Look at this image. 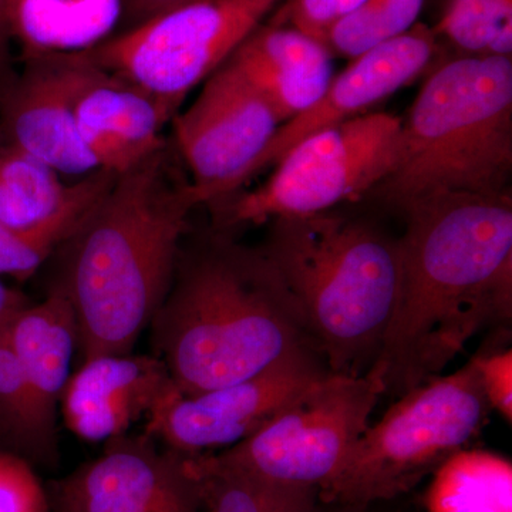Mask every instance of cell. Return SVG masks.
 <instances>
[{"mask_svg":"<svg viewBox=\"0 0 512 512\" xmlns=\"http://www.w3.org/2000/svg\"><path fill=\"white\" fill-rule=\"evenodd\" d=\"M185 457L208 512H315L318 488L269 483L217 466L207 453Z\"/></svg>","mask_w":512,"mask_h":512,"instance_id":"obj_21","label":"cell"},{"mask_svg":"<svg viewBox=\"0 0 512 512\" xmlns=\"http://www.w3.org/2000/svg\"><path fill=\"white\" fill-rule=\"evenodd\" d=\"M198 205L164 146L117 174L64 242L69 251L57 288L76 316L83 360L131 353L167 296Z\"/></svg>","mask_w":512,"mask_h":512,"instance_id":"obj_2","label":"cell"},{"mask_svg":"<svg viewBox=\"0 0 512 512\" xmlns=\"http://www.w3.org/2000/svg\"><path fill=\"white\" fill-rule=\"evenodd\" d=\"M423 5L424 0H365L329 29L323 43L333 57L355 59L412 29Z\"/></svg>","mask_w":512,"mask_h":512,"instance_id":"obj_25","label":"cell"},{"mask_svg":"<svg viewBox=\"0 0 512 512\" xmlns=\"http://www.w3.org/2000/svg\"><path fill=\"white\" fill-rule=\"evenodd\" d=\"M173 389L167 366L158 356H94L70 376L60 406L74 436L107 443L127 434Z\"/></svg>","mask_w":512,"mask_h":512,"instance_id":"obj_15","label":"cell"},{"mask_svg":"<svg viewBox=\"0 0 512 512\" xmlns=\"http://www.w3.org/2000/svg\"><path fill=\"white\" fill-rule=\"evenodd\" d=\"M82 53L26 59L23 73L0 94L3 144L43 161L59 174L100 170L74 119Z\"/></svg>","mask_w":512,"mask_h":512,"instance_id":"obj_14","label":"cell"},{"mask_svg":"<svg viewBox=\"0 0 512 512\" xmlns=\"http://www.w3.org/2000/svg\"><path fill=\"white\" fill-rule=\"evenodd\" d=\"M10 3L12 0H0V94L5 92L18 74L12 67L10 56Z\"/></svg>","mask_w":512,"mask_h":512,"instance_id":"obj_31","label":"cell"},{"mask_svg":"<svg viewBox=\"0 0 512 512\" xmlns=\"http://www.w3.org/2000/svg\"><path fill=\"white\" fill-rule=\"evenodd\" d=\"M363 2L365 0H282L268 22L292 26L323 43L329 29Z\"/></svg>","mask_w":512,"mask_h":512,"instance_id":"obj_28","label":"cell"},{"mask_svg":"<svg viewBox=\"0 0 512 512\" xmlns=\"http://www.w3.org/2000/svg\"><path fill=\"white\" fill-rule=\"evenodd\" d=\"M512 174V59L441 63L402 119L399 151L372 194L403 211L446 194H507Z\"/></svg>","mask_w":512,"mask_h":512,"instance_id":"obj_5","label":"cell"},{"mask_svg":"<svg viewBox=\"0 0 512 512\" xmlns=\"http://www.w3.org/2000/svg\"><path fill=\"white\" fill-rule=\"evenodd\" d=\"M400 130L402 117L367 113L303 138L264 184L212 202L215 229L309 217L359 201L393 170Z\"/></svg>","mask_w":512,"mask_h":512,"instance_id":"obj_7","label":"cell"},{"mask_svg":"<svg viewBox=\"0 0 512 512\" xmlns=\"http://www.w3.org/2000/svg\"><path fill=\"white\" fill-rule=\"evenodd\" d=\"M315 349H301L258 375L208 392L171 390L146 417V434L167 448L197 456L249 439L303 390L329 375Z\"/></svg>","mask_w":512,"mask_h":512,"instance_id":"obj_11","label":"cell"},{"mask_svg":"<svg viewBox=\"0 0 512 512\" xmlns=\"http://www.w3.org/2000/svg\"><path fill=\"white\" fill-rule=\"evenodd\" d=\"M76 183L63 184L50 165L18 148L0 147V225L30 231L66 207Z\"/></svg>","mask_w":512,"mask_h":512,"instance_id":"obj_22","label":"cell"},{"mask_svg":"<svg viewBox=\"0 0 512 512\" xmlns=\"http://www.w3.org/2000/svg\"><path fill=\"white\" fill-rule=\"evenodd\" d=\"M10 345L35 400L37 416L55 437L57 407L70 379L77 322L69 299L59 288L45 301L23 305L6 322Z\"/></svg>","mask_w":512,"mask_h":512,"instance_id":"obj_18","label":"cell"},{"mask_svg":"<svg viewBox=\"0 0 512 512\" xmlns=\"http://www.w3.org/2000/svg\"><path fill=\"white\" fill-rule=\"evenodd\" d=\"M123 0H12L10 29L25 59L80 53L119 25Z\"/></svg>","mask_w":512,"mask_h":512,"instance_id":"obj_19","label":"cell"},{"mask_svg":"<svg viewBox=\"0 0 512 512\" xmlns=\"http://www.w3.org/2000/svg\"><path fill=\"white\" fill-rule=\"evenodd\" d=\"M427 512H512V466L491 451L464 448L433 473Z\"/></svg>","mask_w":512,"mask_h":512,"instance_id":"obj_20","label":"cell"},{"mask_svg":"<svg viewBox=\"0 0 512 512\" xmlns=\"http://www.w3.org/2000/svg\"><path fill=\"white\" fill-rule=\"evenodd\" d=\"M6 322L0 325V430L22 450L50 458L55 441L37 416L28 380L9 342Z\"/></svg>","mask_w":512,"mask_h":512,"instance_id":"obj_26","label":"cell"},{"mask_svg":"<svg viewBox=\"0 0 512 512\" xmlns=\"http://www.w3.org/2000/svg\"><path fill=\"white\" fill-rule=\"evenodd\" d=\"M433 32L460 56L511 57L512 0H446Z\"/></svg>","mask_w":512,"mask_h":512,"instance_id":"obj_24","label":"cell"},{"mask_svg":"<svg viewBox=\"0 0 512 512\" xmlns=\"http://www.w3.org/2000/svg\"><path fill=\"white\" fill-rule=\"evenodd\" d=\"M473 357L404 393L350 448L319 490L323 503L372 505L409 493L481 436L490 420Z\"/></svg>","mask_w":512,"mask_h":512,"instance_id":"obj_6","label":"cell"},{"mask_svg":"<svg viewBox=\"0 0 512 512\" xmlns=\"http://www.w3.org/2000/svg\"><path fill=\"white\" fill-rule=\"evenodd\" d=\"M367 508H369V505L362 507V505L323 503V501L318 500L315 512H366Z\"/></svg>","mask_w":512,"mask_h":512,"instance_id":"obj_33","label":"cell"},{"mask_svg":"<svg viewBox=\"0 0 512 512\" xmlns=\"http://www.w3.org/2000/svg\"><path fill=\"white\" fill-rule=\"evenodd\" d=\"M25 296L22 293L13 291L0 282V325L6 322L19 308L26 305Z\"/></svg>","mask_w":512,"mask_h":512,"instance_id":"obj_32","label":"cell"},{"mask_svg":"<svg viewBox=\"0 0 512 512\" xmlns=\"http://www.w3.org/2000/svg\"><path fill=\"white\" fill-rule=\"evenodd\" d=\"M510 329H501L473 356L485 399L508 424L512 421V350Z\"/></svg>","mask_w":512,"mask_h":512,"instance_id":"obj_27","label":"cell"},{"mask_svg":"<svg viewBox=\"0 0 512 512\" xmlns=\"http://www.w3.org/2000/svg\"><path fill=\"white\" fill-rule=\"evenodd\" d=\"M383 396L370 375L329 373L303 390L249 439L220 454L217 466L284 485L320 490L338 473Z\"/></svg>","mask_w":512,"mask_h":512,"instance_id":"obj_9","label":"cell"},{"mask_svg":"<svg viewBox=\"0 0 512 512\" xmlns=\"http://www.w3.org/2000/svg\"><path fill=\"white\" fill-rule=\"evenodd\" d=\"M261 249L301 305L330 372L366 375L396 305L399 238L328 211L272 221Z\"/></svg>","mask_w":512,"mask_h":512,"instance_id":"obj_4","label":"cell"},{"mask_svg":"<svg viewBox=\"0 0 512 512\" xmlns=\"http://www.w3.org/2000/svg\"><path fill=\"white\" fill-rule=\"evenodd\" d=\"M402 212L396 305L367 370L394 399L512 320L511 192L437 195Z\"/></svg>","mask_w":512,"mask_h":512,"instance_id":"obj_1","label":"cell"},{"mask_svg":"<svg viewBox=\"0 0 512 512\" xmlns=\"http://www.w3.org/2000/svg\"><path fill=\"white\" fill-rule=\"evenodd\" d=\"M53 512H70V511H67L66 508L62 507V505L53 503Z\"/></svg>","mask_w":512,"mask_h":512,"instance_id":"obj_34","label":"cell"},{"mask_svg":"<svg viewBox=\"0 0 512 512\" xmlns=\"http://www.w3.org/2000/svg\"><path fill=\"white\" fill-rule=\"evenodd\" d=\"M282 0H197L109 37L86 56L150 94L171 119Z\"/></svg>","mask_w":512,"mask_h":512,"instance_id":"obj_8","label":"cell"},{"mask_svg":"<svg viewBox=\"0 0 512 512\" xmlns=\"http://www.w3.org/2000/svg\"><path fill=\"white\" fill-rule=\"evenodd\" d=\"M82 53L74 119L100 170L121 174L165 146L171 119L150 94L114 76Z\"/></svg>","mask_w":512,"mask_h":512,"instance_id":"obj_16","label":"cell"},{"mask_svg":"<svg viewBox=\"0 0 512 512\" xmlns=\"http://www.w3.org/2000/svg\"><path fill=\"white\" fill-rule=\"evenodd\" d=\"M278 113L282 124L308 110L328 89L333 55L292 26L264 22L227 60Z\"/></svg>","mask_w":512,"mask_h":512,"instance_id":"obj_17","label":"cell"},{"mask_svg":"<svg viewBox=\"0 0 512 512\" xmlns=\"http://www.w3.org/2000/svg\"><path fill=\"white\" fill-rule=\"evenodd\" d=\"M116 177L107 170L84 175L66 207L42 227L15 231L0 225V275L28 279L35 274L53 251L72 237Z\"/></svg>","mask_w":512,"mask_h":512,"instance_id":"obj_23","label":"cell"},{"mask_svg":"<svg viewBox=\"0 0 512 512\" xmlns=\"http://www.w3.org/2000/svg\"><path fill=\"white\" fill-rule=\"evenodd\" d=\"M2 146H3V143H0V147H2Z\"/></svg>","mask_w":512,"mask_h":512,"instance_id":"obj_35","label":"cell"},{"mask_svg":"<svg viewBox=\"0 0 512 512\" xmlns=\"http://www.w3.org/2000/svg\"><path fill=\"white\" fill-rule=\"evenodd\" d=\"M39 478L23 458L0 451V512H49Z\"/></svg>","mask_w":512,"mask_h":512,"instance_id":"obj_29","label":"cell"},{"mask_svg":"<svg viewBox=\"0 0 512 512\" xmlns=\"http://www.w3.org/2000/svg\"><path fill=\"white\" fill-rule=\"evenodd\" d=\"M178 392H208L316 349L299 302L261 248L218 231L187 254L151 320Z\"/></svg>","mask_w":512,"mask_h":512,"instance_id":"obj_3","label":"cell"},{"mask_svg":"<svg viewBox=\"0 0 512 512\" xmlns=\"http://www.w3.org/2000/svg\"><path fill=\"white\" fill-rule=\"evenodd\" d=\"M53 503L70 512H200V488L185 454L160 451L153 437L107 441L96 460L56 484Z\"/></svg>","mask_w":512,"mask_h":512,"instance_id":"obj_12","label":"cell"},{"mask_svg":"<svg viewBox=\"0 0 512 512\" xmlns=\"http://www.w3.org/2000/svg\"><path fill=\"white\" fill-rule=\"evenodd\" d=\"M439 53L433 29L416 23L412 29L350 60L330 80L328 89L308 110L286 121L252 165L249 180L274 167L303 138L369 113L380 101L409 86Z\"/></svg>","mask_w":512,"mask_h":512,"instance_id":"obj_13","label":"cell"},{"mask_svg":"<svg viewBox=\"0 0 512 512\" xmlns=\"http://www.w3.org/2000/svg\"><path fill=\"white\" fill-rule=\"evenodd\" d=\"M197 0H123L121 10V28L123 30L134 28L146 20Z\"/></svg>","mask_w":512,"mask_h":512,"instance_id":"obj_30","label":"cell"},{"mask_svg":"<svg viewBox=\"0 0 512 512\" xmlns=\"http://www.w3.org/2000/svg\"><path fill=\"white\" fill-rule=\"evenodd\" d=\"M173 121L175 143L200 204L244 187L252 165L282 126L269 101L228 63L205 80L197 100Z\"/></svg>","mask_w":512,"mask_h":512,"instance_id":"obj_10","label":"cell"}]
</instances>
